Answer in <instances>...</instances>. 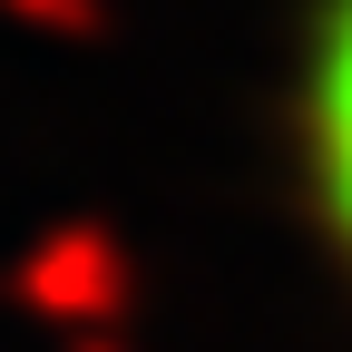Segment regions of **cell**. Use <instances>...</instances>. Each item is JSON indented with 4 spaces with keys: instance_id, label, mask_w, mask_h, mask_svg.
<instances>
[{
    "instance_id": "cell-1",
    "label": "cell",
    "mask_w": 352,
    "mask_h": 352,
    "mask_svg": "<svg viewBox=\"0 0 352 352\" xmlns=\"http://www.w3.org/2000/svg\"><path fill=\"white\" fill-rule=\"evenodd\" d=\"M314 138H323V196H333V226H342V245H352V0L333 10V39H323Z\"/></svg>"
}]
</instances>
